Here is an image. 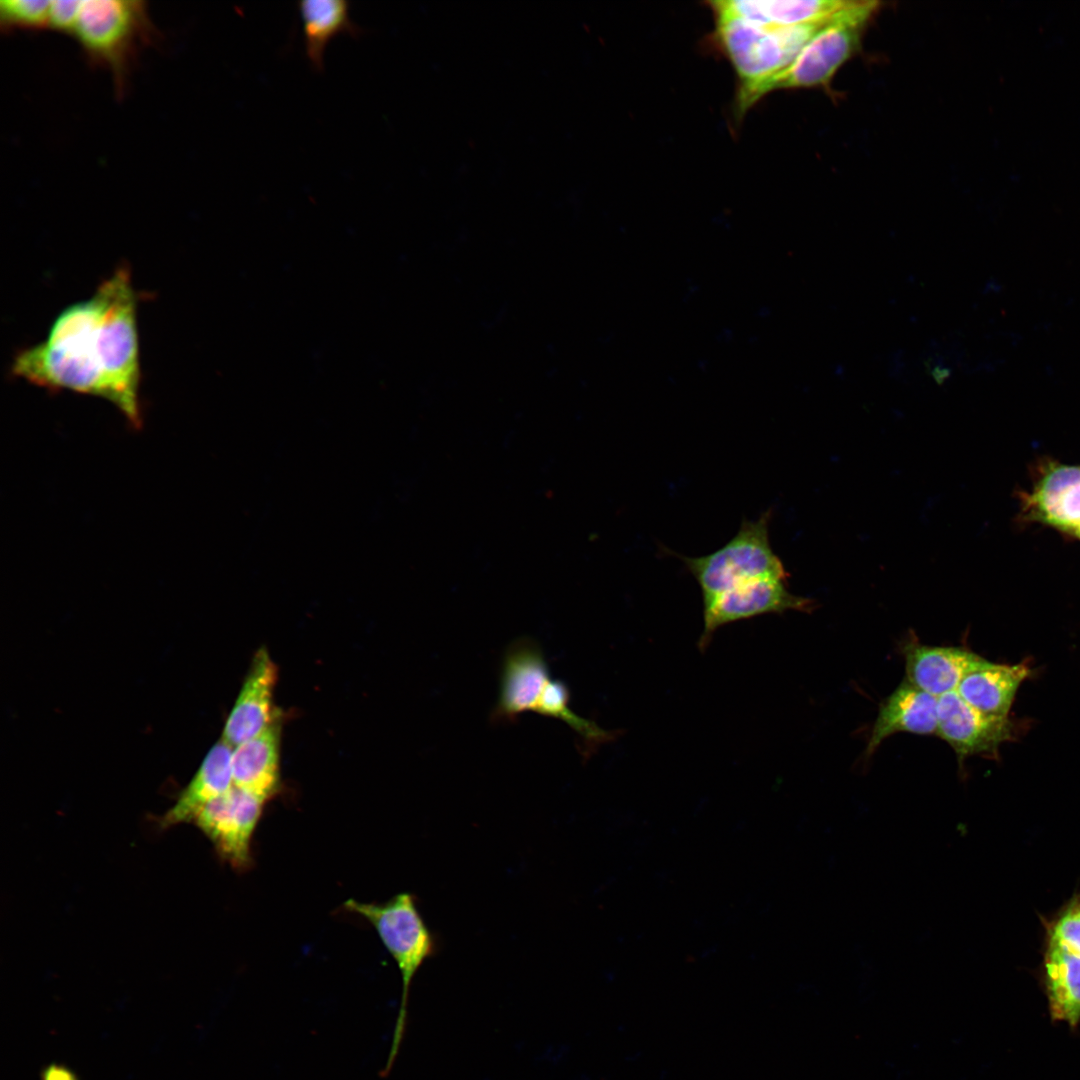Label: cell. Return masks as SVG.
I'll return each instance as SVG.
<instances>
[{"label":"cell","mask_w":1080,"mask_h":1080,"mask_svg":"<svg viewBox=\"0 0 1080 1080\" xmlns=\"http://www.w3.org/2000/svg\"><path fill=\"white\" fill-rule=\"evenodd\" d=\"M569 700L570 694L566 684L561 680L550 679L539 697L534 712L568 724L580 737L584 755L615 738L614 731L605 730L593 721L577 715L570 708Z\"/></svg>","instance_id":"ffe728a7"},{"label":"cell","mask_w":1080,"mask_h":1080,"mask_svg":"<svg viewBox=\"0 0 1080 1080\" xmlns=\"http://www.w3.org/2000/svg\"><path fill=\"white\" fill-rule=\"evenodd\" d=\"M1075 535H1077V536H1079V537H1080V527H1079V529L1077 530V532H1076V534H1075Z\"/></svg>","instance_id":"484cf974"},{"label":"cell","mask_w":1080,"mask_h":1080,"mask_svg":"<svg viewBox=\"0 0 1080 1080\" xmlns=\"http://www.w3.org/2000/svg\"><path fill=\"white\" fill-rule=\"evenodd\" d=\"M232 751L233 747L223 739L209 750L176 803L162 816V827L191 822L203 806L234 787Z\"/></svg>","instance_id":"e0dca14e"},{"label":"cell","mask_w":1080,"mask_h":1080,"mask_svg":"<svg viewBox=\"0 0 1080 1080\" xmlns=\"http://www.w3.org/2000/svg\"><path fill=\"white\" fill-rule=\"evenodd\" d=\"M344 907L372 925L401 974V1005L383 1070L386 1075L393 1066L405 1033L412 979L423 963L437 951V942L420 914L415 897L408 892L399 893L384 903L351 898L344 902Z\"/></svg>","instance_id":"3957f363"},{"label":"cell","mask_w":1080,"mask_h":1080,"mask_svg":"<svg viewBox=\"0 0 1080 1080\" xmlns=\"http://www.w3.org/2000/svg\"><path fill=\"white\" fill-rule=\"evenodd\" d=\"M938 698L918 689L907 680L880 704L865 756H872L882 742L895 733L936 735Z\"/></svg>","instance_id":"5bb4252c"},{"label":"cell","mask_w":1080,"mask_h":1080,"mask_svg":"<svg viewBox=\"0 0 1080 1080\" xmlns=\"http://www.w3.org/2000/svg\"><path fill=\"white\" fill-rule=\"evenodd\" d=\"M298 10L302 19L305 53L316 70L324 66V51L328 42L339 33L358 36L363 28L350 16L346 0H301Z\"/></svg>","instance_id":"d6986e66"},{"label":"cell","mask_w":1080,"mask_h":1080,"mask_svg":"<svg viewBox=\"0 0 1080 1080\" xmlns=\"http://www.w3.org/2000/svg\"><path fill=\"white\" fill-rule=\"evenodd\" d=\"M80 0H56L51 1L49 11V28L72 35L78 15L81 9Z\"/></svg>","instance_id":"cb8c5ba5"},{"label":"cell","mask_w":1080,"mask_h":1080,"mask_svg":"<svg viewBox=\"0 0 1080 1080\" xmlns=\"http://www.w3.org/2000/svg\"><path fill=\"white\" fill-rule=\"evenodd\" d=\"M153 34L145 2L138 0L82 1L72 32L88 59L111 71L119 92L138 49Z\"/></svg>","instance_id":"277c9868"},{"label":"cell","mask_w":1080,"mask_h":1080,"mask_svg":"<svg viewBox=\"0 0 1080 1080\" xmlns=\"http://www.w3.org/2000/svg\"><path fill=\"white\" fill-rule=\"evenodd\" d=\"M1080 483V466L1051 465L1028 496L1030 513L1040 520L1055 500L1069 488Z\"/></svg>","instance_id":"44dd1931"},{"label":"cell","mask_w":1080,"mask_h":1080,"mask_svg":"<svg viewBox=\"0 0 1080 1080\" xmlns=\"http://www.w3.org/2000/svg\"><path fill=\"white\" fill-rule=\"evenodd\" d=\"M906 678L918 689L939 698L956 690L963 677L988 660L962 647L930 646L913 633L900 647Z\"/></svg>","instance_id":"4fadbf2b"},{"label":"cell","mask_w":1080,"mask_h":1080,"mask_svg":"<svg viewBox=\"0 0 1080 1080\" xmlns=\"http://www.w3.org/2000/svg\"><path fill=\"white\" fill-rule=\"evenodd\" d=\"M1031 673L1024 662L1007 665L987 661L967 673L955 691L982 714L1004 718L1009 715L1020 685Z\"/></svg>","instance_id":"2e32d148"},{"label":"cell","mask_w":1080,"mask_h":1080,"mask_svg":"<svg viewBox=\"0 0 1080 1080\" xmlns=\"http://www.w3.org/2000/svg\"><path fill=\"white\" fill-rule=\"evenodd\" d=\"M266 801L233 787L203 806L192 821L213 844L218 855L233 868L251 864V843Z\"/></svg>","instance_id":"9c48e42d"},{"label":"cell","mask_w":1080,"mask_h":1080,"mask_svg":"<svg viewBox=\"0 0 1080 1080\" xmlns=\"http://www.w3.org/2000/svg\"><path fill=\"white\" fill-rule=\"evenodd\" d=\"M137 296L121 266L87 300L62 311L46 340L17 353L12 373L51 390L102 397L138 427Z\"/></svg>","instance_id":"6da1fadb"},{"label":"cell","mask_w":1080,"mask_h":1080,"mask_svg":"<svg viewBox=\"0 0 1080 1080\" xmlns=\"http://www.w3.org/2000/svg\"><path fill=\"white\" fill-rule=\"evenodd\" d=\"M877 6L875 1H850L809 39L789 66L760 87L757 100L773 89L829 82L856 49L862 30Z\"/></svg>","instance_id":"8992f818"},{"label":"cell","mask_w":1080,"mask_h":1080,"mask_svg":"<svg viewBox=\"0 0 1080 1080\" xmlns=\"http://www.w3.org/2000/svg\"><path fill=\"white\" fill-rule=\"evenodd\" d=\"M277 680V665L269 652L260 648L224 726L222 739L230 746L253 738L278 718L273 706Z\"/></svg>","instance_id":"7c38bea8"},{"label":"cell","mask_w":1080,"mask_h":1080,"mask_svg":"<svg viewBox=\"0 0 1080 1080\" xmlns=\"http://www.w3.org/2000/svg\"><path fill=\"white\" fill-rule=\"evenodd\" d=\"M779 578L755 579L703 601V631L698 647L705 649L714 633L735 621L769 613L799 611L811 613L816 601L791 593Z\"/></svg>","instance_id":"30bf717a"},{"label":"cell","mask_w":1080,"mask_h":1080,"mask_svg":"<svg viewBox=\"0 0 1080 1080\" xmlns=\"http://www.w3.org/2000/svg\"><path fill=\"white\" fill-rule=\"evenodd\" d=\"M850 1L843 0H722L711 2L715 13L738 16L767 27L824 23Z\"/></svg>","instance_id":"ac0fdd59"},{"label":"cell","mask_w":1080,"mask_h":1080,"mask_svg":"<svg viewBox=\"0 0 1080 1080\" xmlns=\"http://www.w3.org/2000/svg\"><path fill=\"white\" fill-rule=\"evenodd\" d=\"M50 3L51 1L42 0L0 1V26L2 30H40L49 28Z\"/></svg>","instance_id":"7402d4cb"},{"label":"cell","mask_w":1080,"mask_h":1080,"mask_svg":"<svg viewBox=\"0 0 1080 1080\" xmlns=\"http://www.w3.org/2000/svg\"><path fill=\"white\" fill-rule=\"evenodd\" d=\"M1044 971L1052 1019L1076 1026L1080 1021V902L1068 905L1048 927Z\"/></svg>","instance_id":"52a82bcc"},{"label":"cell","mask_w":1080,"mask_h":1080,"mask_svg":"<svg viewBox=\"0 0 1080 1080\" xmlns=\"http://www.w3.org/2000/svg\"><path fill=\"white\" fill-rule=\"evenodd\" d=\"M771 510L744 519L737 533L718 550L699 557L675 554L697 581L703 601L737 585L760 578L785 580L789 574L771 547Z\"/></svg>","instance_id":"5b68a950"},{"label":"cell","mask_w":1080,"mask_h":1080,"mask_svg":"<svg viewBox=\"0 0 1080 1080\" xmlns=\"http://www.w3.org/2000/svg\"><path fill=\"white\" fill-rule=\"evenodd\" d=\"M937 715L936 735L953 749L961 769L971 756L998 760L1001 745L1015 741L1024 729L1023 722L982 714L956 691L938 698Z\"/></svg>","instance_id":"ba28073f"},{"label":"cell","mask_w":1080,"mask_h":1080,"mask_svg":"<svg viewBox=\"0 0 1080 1080\" xmlns=\"http://www.w3.org/2000/svg\"><path fill=\"white\" fill-rule=\"evenodd\" d=\"M549 680V668L541 647L529 638L512 642L503 657L499 698L492 711V720L512 722L523 713L534 712Z\"/></svg>","instance_id":"8fae6325"},{"label":"cell","mask_w":1080,"mask_h":1080,"mask_svg":"<svg viewBox=\"0 0 1080 1080\" xmlns=\"http://www.w3.org/2000/svg\"><path fill=\"white\" fill-rule=\"evenodd\" d=\"M1040 520L1076 534L1080 527V483L1060 495Z\"/></svg>","instance_id":"603a6c76"},{"label":"cell","mask_w":1080,"mask_h":1080,"mask_svg":"<svg viewBox=\"0 0 1080 1080\" xmlns=\"http://www.w3.org/2000/svg\"><path fill=\"white\" fill-rule=\"evenodd\" d=\"M717 35L740 79L738 112L757 101L760 87L785 69L827 22L767 27L726 13H716Z\"/></svg>","instance_id":"7a4b0ae2"},{"label":"cell","mask_w":1080,"mask_h":1080,"mask_svg":"<svg viewBox=\"0 0 1080 1080\" xmlns=\"http://www.w3.org/2000/svg\"><path fill=\"white\" fill-rule=\"evenodd\" d=\"M41 1080H79L77 1075L68 1067L61 1064H50L41 1072Z\"/></svg>","instance_id":"d4e9b609"},{"label":"cell","mask_w":1080,"mask_h":1080,"mask_svg":"<svg viewBox=\"0 0 1080 1080\" xmlns=\"http://www.w3.org/2000/svg\"><path fill=\"white\" fill-rule=\"evenodd\" d=\"M281 725L279 717L253 738L233 747L234 786L266 802L280 787Z\"/></svg>","instance_id":"9a60e30c"}]
</instances>
